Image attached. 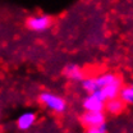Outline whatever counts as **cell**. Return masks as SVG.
I'll return each mask as SVG.
<instances>
[{
    "instance_id": "6da1fadb",
    "label": "cell",
    "mask_w": 133,
    "mask_h": 133,
    "mask_svg": "<svg viewBox=\"0 0 133 133\" xmlns=\"http://www.w3.org/2000/svg\"><path fill=\"white\" fill-rule=\"evenodd\" d=\"M40 102L42 104V106H45L48 110L56 113V114H62L64 113L66 109V101L62 96L52 94V92H42L40 95Z\"/></svg>"
},
{
    "instance_id": "7a4b0ae2",
    "label": "cell",
    "mask_w": 133,
    "mask_h": 133,
    "mask_svg": "<svg viewBox=\"0 0 133 133\" xmlns=\"http://www.w3.org/2000/svg\"><path fill=\"white\" fill-rule=\"evenodd\" d=\"M51 24H52V21L48 16H32L26 22L27 28L33 32H44L49 30Z\"/></svg>"
},
{
    "instance_id": "3957f363",
    "label": "cell",
    "mask_w": 133,
    "mask_h": 133,
    "mask_svg": "<svg viewBox=\"0 0 133 133\" xmlns=\"http://www.w3.org/2000/svg\"><path fill=\"white\" fill-rule=\"evenodd\" d=\"M81 123L88 128H96L105 124V114L104 111H84L81 115Z\"/></svg>"
},
{
    "instance_id": "277c9868",
    "label": "cell",
    "mask_w": 133,
    "mask_h": 133,
    "mask_svg": "<svg viewBox=\"0 0 133 133\" xmlns=\"http://www.w3.org/2000/svg\"><path fill=\"white\" fill-rule=\"evenodd\" d=\"M105 100L100 95L92 92L88 94L82 102V106L84 111H104L105 110Z\"/></svg>"
},
{
    "instance_id": "5b68a950",
    "label": "cell",
    "mask_w": 133,
    "mask_h": 133,
    "mask_svg": "<svg viewBox=\"0 0 133 133\" xmlns=\"http://www.w3.org/2000/svg\"><path fill=\"white\" fill-rule=\"evenodd\" d=\"M37 115L33 111H24L17 119V128L19 131H28L36 124Z\"/></svg>"
},
{
    "instance_id": "8992f818",
    "label": "cell",
    "mask_w": 133,
    "mask_h": 133,
    "mask_svg": "<svg viewBox=\"0 0 133 133\" xmlns=\"http://www.w3.org/2000/svg\"><path fill=\"white\" fill-rule=\"evenodd\" d=\"M64 74H65L66 78L72 79V81H82L84 78V72L79 65H76V64H70V65H66L64 68Z\"/></svg>"
},
{
    "instance_id": "52a82bcc",
    "label": "cell",
    "mask_w": 133,
    "mask_h": 133,
    "mask_svg": "<svg viewBox=\"0 0 133 133\" xmlns=\"http://www.w3.org/2000/svg\"><path fill=\"white\" fill-rule=\"evenodd\" d=\"M124 105H125V104L119 99V97H115V99L108 100V101L105 102V109H106L108 113L116 115V114H120V113L123 111Z\"/></svg>"
},
{
    "instance_id": "ba28073f",
    "label": "cell",
    "mask_w": 133,
    "mask_h": 133,
    "mask_svg": "<svg viewBox=\"0 0 133 133\" xmlns=\"http://www.w3.org/2000/svg\"><path fill=\"white\" fill-rule=\"evenodd\" d=\"M119 99L122 100L124 104H133V86H122L119 91Z\"/></svg>"
},
{
    "instance_id": "9c48e42d",
    "label": "cell",
    "mask_w": 133,
    "mask_h": 133,
    "mask_svg": "<svg viewBox=\"0 0 133 133\" xmlns=\"http://www.w3.org/2000/svg\"><path fill=\"white\" fill-rule=\"evenodd\" d=\"M87 133H106V125L102 124V125L96 127V128H88Z\"/></svg>"
},
{
    "instance_id": "30bf717a",
    "label": "cell",
    "mask_w": 133,
    "mask_h": 133,
    "mask_svg": "<svg viewBox=\"0 0 133 133\" xmlns=\"http://www.w3.org/2000/svg\"><path fill=\"white\" fill-rule=\"evenodd\" d=\"M132 86H133V83H132Z\"/></svg>"
}]
</instances>
